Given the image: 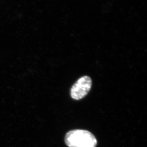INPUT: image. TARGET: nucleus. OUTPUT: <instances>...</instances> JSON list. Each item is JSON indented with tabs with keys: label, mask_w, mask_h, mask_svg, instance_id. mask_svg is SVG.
<instances>
[{
	"label": "nucleus",
	"mask_w": 147,
	"mask_h": 147,
	"mask_svg": "<svg viewBox=\"0 0 147 147\" xmlns=\"http://www.w3.org/2000/svg\"><path fill=\"white\" fill-rule=\"evenodd\" d=\"M68 147H96L97 140L88 130L74 129L67 133L65 139Z\"/></svg>",
	"instance_id": "f257e3e1"
},
{
	"label": "nucleus",
	"mask_w": 147,
	"mask_h": 147,
	"mask_svg": "<svg viewBox=\"0 0 147 147\" xmlns=\"http://www.w3.org/2000/svg\"><path fill=\"white\" fill-rule=\"evenodd\" d=\"M92 86V80L88 76H82L78 79L71 88V98L78 100L88 95Z\"/></svg>",
	"instance_id": "f03ea898"
}]
</instances>
